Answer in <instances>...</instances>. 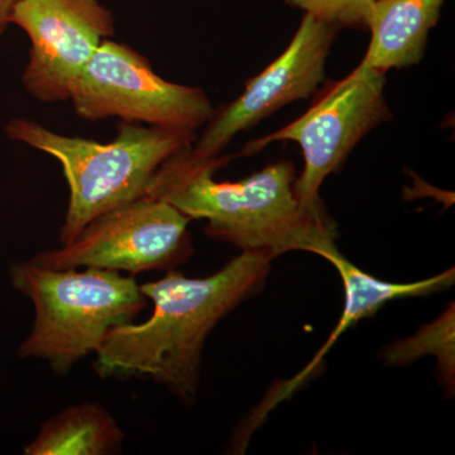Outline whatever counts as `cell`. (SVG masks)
Masks as SVG:
<instances>
[{
    "mask_svg": "<svg viewBox=\"0 0 455 455\" xmlns=\"http://www.w3.org/2000/svg\"><path fill=\"white\" fill-rule=\"evenodd\" d=\"M272 260L241 252L212 276L187 277L170 269L161 280L142 284L140 291L154 302L152 315L113 329L95 353V371L101 379L148 377L185 403H196L209 334L265 286Z\"/></svg>",
    "mask_w": 455,
    "mask_h": 455,
    "instance_id": "1",
    "label": "cell"
},
{
    "mask_svg": "<svg viewBox=\"0 0 455 455\" xmlns=\"http://www.w3.org/2000/svg\"><path fill=\"white\" fill-rule=\"evenodd\" d=\"M228 161L196 160L185 149L158 170L145 196L170 203L190 220H206V235L241 252L275 259L292 251L320 256L337 247L331 220L311 214L296 197L292 163L267 164L241 181H217L214 173Z\"/></svg>",
    "mask_w": 455,
    "mask_h": 455,
    "instance_id": "2",
    "label": "cell"
},
{
    "mask_svg": "<svg viewBox=\"0 0 455 455\" xmlns=\"http://www.w3.org/2000/svg\"><path fill=\"white\" fill-rule=\"evenodd\" d=\"M5 136L55 158L68 185V206L60 232L71 243L90 221L140 199L167 161L190 148L196 132L122 123L108 143L57 133L41 123L14 118Z\"/></svg>",
    "mask_w": 455,
    "mask_h": 455,
    "instance_id": "3",
    "label": "cell"
},
{
    "mask_svg": "<svg viewBox=\"0 0 455 455\" xmlns=\"http://www.w3.org/2000/svg\"><path fill=\"white\" fill-rule=\"evenodd\" d=\"M9 278L35 309L18 355L46 361L59 374L97 353L113 329L134 323L147 307L136 280L109 269H52L29 259L12 263Z\"/></svg>",
    "mask_w": 455,
    "mask_h": 455,
    "instance_id": "4",
    "label": "cell"
},
{
    "mask_svg": "<svg viewBox=\"0 0 455 455\" xmlns=\"http://www.w3.org/2000/svg\"><path fill=\"white\" fill-rule=\"evenodd\" d=\"M68 101L85 121L119 118L196 133L215 113L203 89L167 82L145 56L110 38L75 80Z\"/></svg>",
    "mask_w": 455,
    "mask_h": 455,
    "instance_id": "5",
    "label": "cell"
},
{
    "mask_svg": "<svg viewBox=\"0 0 455 455\" xmlns=\"http://www.w3.org/2000/svg\"><path fill=\"white\" fill-rule=\"evenodd\" d=\"M385 85L386 74L359 65L348 76L328 86L304 116L248 143L242 155L257 154L281 140L298 143L305 166L300 178L293 182V191L311 214L326 217L319 196L323 182L339 170L370 132L391 118Z\"/></svg>",
    "mask_w": 455,
    "mask_h": 455,
    "instance_id": "6",
    "label": "cell"
},
{
    "mask_svg": "<svg viewBox=\"0 0 455 455\" xmlns=\"http://www.w3.org/2000/svg\"><path fill=\"white\" fill-rule=\"evenodd\" d=\"M190 221L170 203L143 196L90 221L71 243L44 251L31 260L52 269L100 268L131 275L170 271L193 253Z\"/></svg>",
    "mask_w": 455,
    "mask_h": 455,
    "instance_id": "7",
    "label": "cell"
},
{
    "mask_svg": "<svg viewBox=\"0 0 455 455\" xmlns=\"http://www.w3.org/2000/svg\"><path fill=\"white\" fill-rule=\"evenodd\" d=\"M11 25L31 42L23 88L44 104L68 101L76 77L116 33L112 11L100 0H20Z\"/></svg>",
    "mask_w": 455,
    "mask_h": 455,
    "instance_id": "8",
    "label": "cell"
},
{
    "mask_svg": "<svg viewBox=\"0 0 455 455\" xmlns=\"http://www.w3.org/2000/svg\"><path fill=\"white\" fill-rule=\"evenodd\" d=\"M338 28L305 14L283 55L247 83L243 94L212 114L205 131L187 149L188 157H218L241 132L272 116L281 108L307 99L325 76V64Z\"/></svg>",
    "mask_w": 455,
    "mask_h": 455,
    "instance_id": "9",
    "label": "cell"
},
{
    "mask_svg": "<svg viewBox=\"0 0 455 455\" xmlns=\"http://www.w3.org/2000/svg\"><path fill=\"white\" fill-rule=\"evenodd\" d=\"M320 257L329 260L337 268L338 274L340 275L341 281H343L346 302H344L339 323L335 325L334 331L329 335L328 340L316 353L313 361L301 372L296 374L289 381L277 383L275 387L271 388V391H268L265 400L245 421L244 427H242V435L235 438L236 443H242L244 442V439L250 438L251 434L265 420L269 411H272L283 401L289 400L316 372L326 353L353 325L357 324L362 319L373 316L387 302L398 300V299L419 298V296L421 298V296L431 295V293L448 289L454 283V268H449L436 276L415 281V283H386V281L373 277L372 275L367 274L357 266L353 265L338 251L337 247L323 252Z\"/></svg>",
    "mask_w": 455,
    "mask_h": 455,
    "instance_id": "10",
    "label": "cell"
},
{
    "mask_svg": "<svg viewBox=\"0 0 455 455\" xmlns=\"http://www.w3.org/2000/svg\"><path fill=\"white\" fill-rule=\"evenodd\" d=\"M445 0H376L367 17L371 44L362 66L386 74L423 60Z\"/></svg>",
    "mask_w": 455,
    "mask_h": 455,
    "instance_id": "11",
    "label": "cell"
},
{
    "mask_svg": "<svg viewBox=\"0 0 455 455\" xmlns=\"http://www.w3.org/2000/svg\"><path fill=\"white\" fill-rule=\"evenodd\" d=\"M125 434L98 403L68 407L42 424L26 455H104L121 449Z\"/></svg>",
    "mask_w": 455,
    "mask_h": 455,
    "instance_id": "12",
    "label": "cell"
},
{
    "mask_svg": "<svg viewBox=\"0 0 455 455\" xmlns=\"http://www.w3.org/2000/svg\"><path fill=\"white\" fill-rule=\"evenodd\" d=\"M455 310L451 302L447 310L430 324L423 326L412 337L391 344L382 352L387 366H405L424 355L438 361L439 377L448 391L455 382Z\"/></svg>",
    "mask_w": 455,
    "mask_h": 455,
    "instance_id": "13",
    "label": "cell"
},
{
    "mask_svg": "<svg viewBox=\"0 0 455 455\" xmlns=\"http://www.w3.org/2000/svg\"><path fill=\"white\" fill-rule=\"evenodd\" d=\"M326 25L343 28L367 29V17L376 0H286Z\"/></svg>",
    "mask_w": 455,
    "mask_h": 455,
    "instance_id": "14",
    "label": "cell"
},
{
    "mask_svg": "<svg viewBox=\"0 0 455 455\" xmlns=\"http://www.w3.org/2000/svg\"><path fill=\"white\" fill-rule=\"evenodd\" d=\"M20 0H0V37L11 26V16Z\"/></svg>",
    "mask_w": 455,
    "mask_h": 455,
    "instance_id": "15",
    "label": "cell"
}]
</instances>
